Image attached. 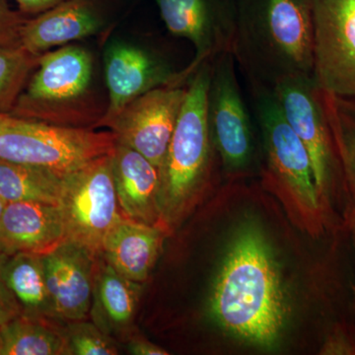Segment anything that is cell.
I'll return each mask as SVG.
<instances>
[{
	"mask_svg": "<svg viewBox=\"0 0 355 355\" xmlns=\"http://www.w3.org/2000/svg\"><path fill=\"white\" fill-rule=\"evenodd\" d=\"M253 113L250 111L236 73L232 53L212 62L207 95V120L214 148L229 174L249 171L254 162Z\"/></svg>",
	"mask_w": 355,
	"mask_h": 355,
	"instance_id": "8",
	"label": "cell"
},
{
	"mask_svg": "<svg viewBox=\"0 0 355 355\" xmlns=\"http://www.w3.org/2000/svg\"><path fill=\"white\" fill-rule=\"evenodd\" d=\"M212 62L191 77L176 128L160 169L162 225L176 220L209 175L214 146L207 120Z\"/></svg>",
	"mask_w": 355,
	"mask_h": 355,
	"instance_id": "3",
	"label": "cell"
},
{
	"mask_svg": "<svg viewBox=\"0 0 355 355\" xmlns=\"http://www.w3.org/2000/svg\"><path fill=\"white\" fill-rule=\"evenodd\" d=\"M6 202L4 200H2L1 198H0V218H1L2 214H3V210L6 209Z\"/></svg>",
	"mask_w": 355,
	"mask_h": 355,
	"instance_id": "32",
	"label": "cell"
},
{
	"mask_svg": "<svg viewBox=\"0 0 355 355\" xmlns=\"http://www.w3.org/2000/svg\"><path fill=\"white\" fill-rule=\"evenodd\" d=\"M187 88H154L128 105L109 125L116 141L125 144L160 169L181 113Z\"/></svg>",
	"mask_w": 355,
	"mask_h": 355,
	"instance_id": "12",
	"label": "cell"
},
{
	"mask_svg": "<svg viewBox=\"0 0 355 355\" xmlns=\"http://www.w3.org/2000/svg\"><path fill=\"white\" fill-rule=\"evenodd\" d=\"M105 77L109 104L94 128L106 127L133 100L154 88L183 86L182 73H177L160 58L130 44H112L105 55Z\"/></svg>",
	"mask_w": 355,
	"mask_h": 355,
	"instance_id": "13",
	"label": "cell"
},
{
	"mask_svg": "<svg viewBox=\"0 0 355 355\" xmlns=\"http://www.w3.org/2000/svg\"><path fill=\"white\" fill-rule=\"evenodd\" d=\"M250 92L252 112L263 141L266 177L306 212L319 216L322 202L305 146L287 123L272 89L250 86Z\"/></svg>",
	"mask_w": 355,
	"mask_h": 355,
	"instance_id": "6",
	"label": "cell"
},
{
	"mask_svg": "<svg viewBox=\"0 0 355 355\" xmlns=\"http://www.w3.org/2000/svg\"><path fill=\"white\" fill-rule=\"evenodd\" d=\"M2 347H3V340H2L1 331H0V355H1Z\"/></svg>",
	"mask_w": 355,
	"mask_h": 355,
	"instance_id": "33",
	"label": "cell"
},
{
	"mask_svg": "<svg viewBox=\"0 0 355 355\" xmlns=\"http://www.w3.org/2000/svg\"><path fill=\"white\" fill-rule=\"evenodd\" d=\"M320 354L326 355L355 354V336L340 326H336L327 334Z\"/></svg>",
	"mask_w": 355,
	"mask_h": 355,
	"instance_id": "27",
	"label": "cell"
},
{
	"mask_svg": "<svg viewBox=\"0 0 355 355\" xmlns=\"http://www.w3.org/2000/svg\"><path fill=\"white\" fill-rule=\"evenodd\" d=\"M345 180L355 197V104L321 90Z\"/></svg>",
	"mask_w": 355,
	"mask_h": 355,
	"instance_id": "23",
	"label": "cell"
},
{
	"mask_svg": "<svg viewBox=\"0 0 355 355\" xmlns=\"http://www.w3.org/2000/svg\"><path fill=\"white\" fill-rule=\"evenodd\" d=\"M112 132L64 127L0 113V159L69 173L116 147Z\"/></svg>",
	"mask_w": 355,
	"mask_h": 355,
	"instance_id": "5",
	"label": "cell"
},
{
	"mask_svg": "<svg viewBox=\"0 0 355 355\" xmlns=\"http://www.w3.org/2000/svg\"><path fill=\"white\" fill-rule=\"evenodd\" d=\"M142 286L116 272L102 256L96 259L90 315L105 334L118 338L132 329Z\"/></svg>",
	"mask_w": 355,
	"mask_h": 355,
	"instance_id": "19",
	"label": "cell"
},
{
	"mask_svg": "<svg viewBox=\"0 0 355 355\" xmlns=\"http://www.w3.org/2000/svg\"><path fill=\"white\" fill-rule=\"evenodd\" d=\"M314 46L310 0H237L232 55L250 86L313 76Z\"/></svg>",
	"mask_w": 355,
	"mask_h": 355,
	"instance_id": "2",
	"label": "cell"
},
{
	"mask_svg": "<svg viewBox=\"0 0 355 355\" xmlns=\"http://www.w3.org/2000/svg\"><path fill=\"white\" fill-rule=\"evenodd\" d=\"M214 321L231 336L261 349L279 342L288 303L272 245L260 226L237 229L224 256L209 300Z\"/></svg>",
	"mask_w": 355,
	"mask_h": 355,
	"instance_id": "1",
	"label": "cell"
},
{
	"mask_svg": "<svg viewBox=\"0 0 355 355\" xmlns=\"http://www.w3.org/2000/svg\"><path fill=\"white\" fill-rule=\"evenodd\" d=\"M112 154L67 173L58 205L67 241L85 248L96 258L101 256L105 238L123 216L114 189Z\"/></svg>",
	"mask_w": 355,
	"mask_h": 355,
	"instance_id": "7",
	"label": "cell"
},
{
	"mask_svg": "<svg viewBox=\"0 0 355 355\" xmlns=\"http://www.w3.org/2000/svg\"><path fill=\"white\" fill-rule=\"evenodd\" d=\"M165 231L121 216L103 243L101 256L125 279L146 282L157 261Z\"/></svg>",
	"mask_w": 355,
	"mask_h": 355,
	"instance_id": "18",
	"label": "cell"
},
{
	"mask_svg": "<svg viewBox=\"0 0 355 355\" xmlns=\"http://www.w3.org/2000/svg\"><path fill=\"white\" fill-rule=\"evenodd\" d=\"M37 67L10 114L81 128L91 116L86 113L93 74L90 53L81 46H64L41 55Z\"/></svg>",
	"mask_w": 355,
	"mask_h": 355,
	"instance_id": "4",
	"label": "cell"
},
{
	"mask_svg": "<svg viewBox=\"0 0 355 355\" xmlns=\"http://www.w3.org/2000/svg\"><path fill=\"white\" fill-rule=\"evenodd\" d=\"M67 174L43 166L0 159V198L6 202L58 205Z\"/></svg>",
	"mask_w": 355,
	"mask_h": 355,
	"instance_id": "21",
	"label": "cell"
},
{
	"mask_svg": "<svg viewBox=\"0 0 355 355\" xmlns=\"http://www.w3.org/2000/svg\"><path fill=\"white\" fill-rule=\"evenodd\" d=\"M24 14L14 11L6 0H0V46H20V33Z\"/></svg>",
	"mask_w": 355,
	"mask_h": 355,
	"instance_id": "26",
	"label": "cell"
},
{
	"mask_svg": "<svg viewBox=\"0 0 355 355\" xmlns=\"http://www.w3.org/2000/svg\"><path fill=\"white\" fill-rule=\"evenodd\" d=\"M18 313L14 307L12 301L0 282V327L3 326L12 318L17 316Z\"/></svg>",
	"mask_w": 355,
	"mask_h": 355,
	"instance_id": "30",
	"label": "cell"
},
{
	"mask_svg": "<svg viewBox=\"0 0 355 355\" xmlns=\"http://www.w3.org/2000/svg\"><path fill=\"white\" fill-rule=\"evenodd\" d=\"M287 123L309 155L321 202L330 197L340 163L321 89L314 77H289L272 88Z\"/></svg>",
	"mask_w": 355,
	"mask_h": 355,
	"instance_id": "9",
	"label": "cell"
},
{
	"mask_svg": "<svg viewBox=\"0 0 355 355\" xmlns=\"http://www.w3.org/2000/svg\"><path fill=\"white\" fill-rule=\"evenodd\" d=\"M102 28V17L93 0H64L26 19L20 44L37 55L53 46L92 36Z\"/></svg>",
	"mask_w": 355,
	"mask_h": 355,
	"instance_id": "17",
	"label": "cell"
},
{
	"mask_svg": "<svg viewBox=\"0 0 355 355\" xmlns=\"http://www.w3.org/2000/svg\"><path fill=\"white\" fill-rule=\"evenodd\" d=\"M96 259L71 241L44 254L46 286L58 320L80 321L90 314Z\"/></svg>",
	"mask_w": 355,
	"mask_h": 355,
	"instance_id": "14",
	"label": "cell"
},
{
	"mask_svg": "<svg viewBox=\"0 0 355 355\" xmlns=\"http://www.w3.org/2000/svg\"><path fill=\"white\" fill-rule=\"evenodd\" d=\"M0 282L18 315L58 320L46 286L42 254H0Z\"/></svg>",
	"mask_w": 355,
	"mask_h": 355,
	"instance_id": "20",
	"label": "cell"
},
{
	"mask_svg": "<svg viewBox=\"0 0 355 355\" xmlns=\"http://www.w3.org/2000/svg\"><path fill=\"white\" fill-rule=\"evenodd\" d=\"M55 319L17 315L0 327L3 347L1 355H69L65 329Z\"/></svg>",
	"mask_w": 355,
	"mask_h": 355,
	"instance_id": "22",
	"label": "cell"
},
{
	"mask_svg": "<svg viewBox=\"0 0 355 355\" xmlns=\"http://www.w3.org/2000/svg\"><path fill=\"white\" fill-rule=\"evenodd\" d=\"M172 35L188 39L196 49L195 60L183 70L188 79L217 55L232 53L237 0H154Z\"/></svg>",
	"mask_w": 355,
	"mask_h": 355,
	"instance_id": "11",
	"label": "cell"
},
{
	"mask_svg": "<svg viewBox=\"0 0 355 355\" xmlns=\"http://www.w3.org/2000/svg\"><path fill=\"white\" fill-rule=\"evenodd\" d=\"M350 225H352V230L355 240V205L352 207V214H350Z\"/></svg>",
	"mask_w": 355,
	"mask_h": 355,
	"instance_id": "31",
	"label": "cell"
},
{
	"mask_svg": "<svg viewBox=\"0 0 355 355\" xmlns=\"http://www.w3.org/2000/svg\"><path fill=\"white\" fill-rule=\"evenodd\" d=\"M114 189L123 216L161 225L160 171L142 154L116 141L111 156Z\"/></svg>",
	"mask_w": 355,
	"mask_h": 355,
	"instance_id": "16",
	"label": "cell"
},
{
	"mask_svg": "<svg viewBox=\"0 0 355 355\" xmlns=\"http://www.w3.org/2000/svg\"><path fill=\"white\" fill-rule=\"evenodd\" d=\"M128 352L135 355H167V350L142 338H132L128 343Z\"/></svg>",
	"mask_w": 355,
	"mask_h": 355,
	"instance_id": "28",
	"label": "cell"
},
{
	"mask_svg": "<svg viewBox=\"0 0 355 355\" xmlns=\"http://www.w3.org/2000/svg\"><path fill=\"white\" fill-rule=\"evenodd\" d=\"M21 13L27 15H38L51 7L58 6L64 0H15Z\"/></svg>",
	"mask_w": 355,
	"mask_h": 355,
	"instance_id": "29",
	"label": "cell"
},
{
	"mask_svg": "<svg viewBox=\"0 0 355 355\" xmlns=\"http://www.w3.org/2000/svg\"><path fill=\"white\" fill-rule=\"evenodd\" d=\"M40 57L21 44L0 46V113H11Z\"/></svg>",
	"mask_w": 355,
	"mask_h": 355,
	"instance_id": "24",
	"label": "cell"
},
{
	"mask_svg": "<svg viewBox=\"0 0 355 355\" xmlns=\"http://www.w3.org/2000/svg\"><path fill=\"white\" fill-rule=\"evenodd\" d=\"M314 77L324 92L355 104V0H310Z\"/></svg>",
	"mask_w": 355,
	"mask_h": 355,
	"instance_id": "10",
	"label": "cell"
},
{
	"mask_svg": "<svg viewBox=\"0 0 355 355\" xmlns=\"http://www.w3.org/2000/svg\"><path fill=\"white\" fill-rule=\"evenodd\" d=\"M71 355H116L114 338L107 335L94 323L80 320L73 321L65 329Z\"/></svg>",
	"mask_w": 355,
	"mask_h": 355,
	"instance_id": "25",
	"label": "cell"
},
{
	"mask_svg": "<svg viewBox=\"0 0 355 355\" xmlns=\"http://www.w3.org/2000/svg\"><path fill=\"white\" fill-rule=\"evenodd\" d=\"M67 241L58 205L7 202L0 218V254L18 252L44 254Z\"/></svg>",
	"mask_w": 355,
	"mask_h": 355,
	"instance_id": "15",
	"label": "cell"
}]
</instances>
